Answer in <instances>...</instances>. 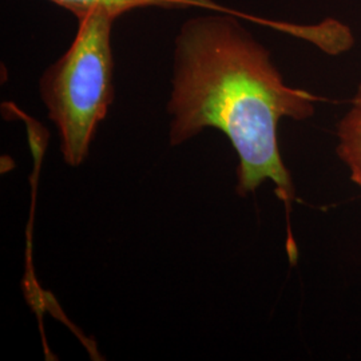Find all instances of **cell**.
Listing matches in <instances>:
<instances>
[{"label":"cell","instance_id":"cell-1","mask_svg":"<svg viewBox=\"0 0 361 361\" xmlns=\"http://www.w3.org/2000/svg\"><path fill=\"white\" fill-rule=\"evenodd\" d=\"M232 10L188 19L174 43L168 102L170 145L217 129L238 157L237 194L271 180L289 216L295 183L279 146V123L313 116L319 97L289 86L268 51Z\"/></svg>","mask_w":361,"mask_h":361},{"label":"cell","instance_id":"cell-2","mask_svg":"<svg viewBox=\"0 0 361 361\" xmlns=\"http://www.w3.org/2000/svg\"><path fill=\"white\" fill-rule=\"evenodd\" d=\"M116 16L91 13L78 19L67 51L39 79V94L55 125L68 166H80L90 153L99 123L114 102L111 34Z\"/></svg>","mask_w":361,"mask_h":361},{"label":"cell","instance_id":"cell-3","mask_svg":"<svg viewBox=\"0 0 361 361\" xmlns=\"http://www.w3.org/2000/svg\"><path fill=\"white\" fill-rule=\"evenodd\" d=\"M59 7L75 15L79 19L91 13H111L119 18L122 13H129L143 7H164V8H204L209 11H226L213 0H49Z\"/></svg>","mask_w":361,"mask_h":361},{"label":"cell","instance_id":"cell-4","mask_svg":"<svg viewBox=\"0 0 361 361\" xmlns=\"http://www.w3.org/2000/svg\"><path fill=\"white\" fill-rule=\"evenodd\" d=\"M336 135L337 155L348 169L350 180L361 189V86L340 119Z\"/></svg>","mask_w":361,"mask_h":361},{"label":"cell","instance_id":"cell-5","mask_svg":"<svg viewBox=\"0 0 361 361\" xmlns=\"http://www.w3.org/2000/svg\"><path fill=\"white\" fill-rule=\"evenodd\" d=\"M360 86H361V85H360Z\"/></svg>","mask_w":361,"mask_h":361}]
</instances>
